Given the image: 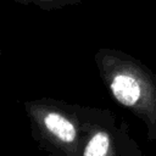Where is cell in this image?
Masks as SVG:
<instances>
[{
	"instance_id": "cell-1",
	"label": "cell",
	"mask_w": 156,
	"mask_h": 156,
	"mask_svg": "<svg viewBox=\"0 0 156 156\" xmlns=\"http://www.w3.org/2000/svg\"><path fill=\"white\" fill-rule=\"evenodd\" d=\"M99 74L113 100L145 126L149 141L156 140V76L139 60L117 50L95 54Z\"/></svg>"
},
{
	"instance_id": "cell-4",
	"label": "cell",
	"mask_w": 156,
	"mask_h": 156,
	"mask_svg": "<svg viewBox=\"0 0 156 156\" xmlns=\"http://www.w3.org/2000/svg\"><path fill=\"white\" fill-rule=\"evenodd\" d=\"M17 1H27V2H37L38 5H49V7L52 6H62V5H67V4H72V2H77L80 0H17Z\"/></svg>"
},
{
	"instance_id": "cell-2",
	"label": "cell",
	"mask_w": 156,
	"mask_h": 156,
	"mask_svg": "<svg viewBox=\"0 0 156 156\" xmlns=\"http://www.w3.org/2000/svg\"><path fill=\"white\" fill-rule=\"evenodd\" d=\"M30 134L38 146L49 154L78 156L89 119L90 107L54 99L24 102Z\"/></svg>"
},
{
	"instance_id": "cell-3",
	"label": "cell",
	"mask_w": 156,
	"mask_h": 156,
	"mask_svg": "<svg viewBox=\"0 0 156 156\" xmlns=\"http://www.w3.org/2000/svg\"><path fill=\"white\" fill-rule=\"evenodd\" d=\"M78 156H143V151L124 121L110 110L90 107Z\"/></svg>"
},
{
	"instance_id": "cell-5",
	"label": "cell",
	"mask_w": 156,
	"mask_h": 156,
	"mask_svg": "<svg viewBox=\"0 0 156 156\" xmlns=\"http://www.w3.org/2000/svg\"><path fill=\"white\" fill-rule=\"evenodd\" d=\"M48 156H63V155H60V154H49Z\"/></svg>"
}]
</instances>
